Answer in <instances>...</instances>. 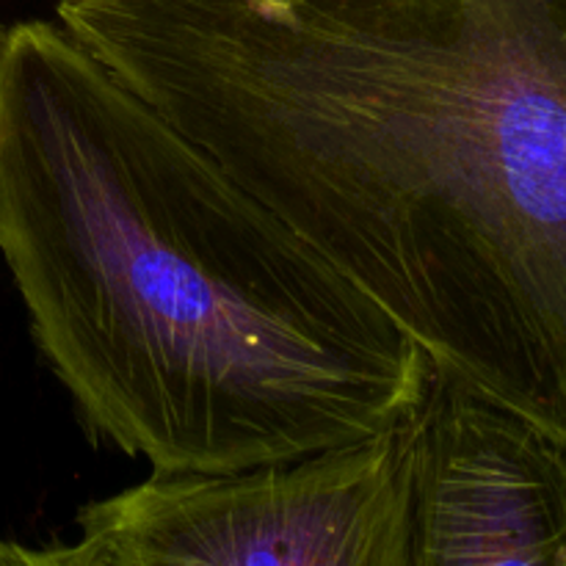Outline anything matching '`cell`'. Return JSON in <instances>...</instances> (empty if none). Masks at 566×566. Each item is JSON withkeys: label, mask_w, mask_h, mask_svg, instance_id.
<instances>
[{"label": "cell", "mask_w": 566, "mask_h": 566, "mask_svg": "<svg viewBox=\"0 0 566 566\" xmlns=\"http://www.w3.org/2000/svg\"><path fill=\"white\" fill-rule=\"evenodd\" d=\"M0 566H77L66 545H22L0 536Z\"/></svg>", "instance_id": "5b68a950"}, {"label": "cell", "mask_w": 566, "mask_h": 566, "mask_svg": "<svg viewBox=\"0 0 566 566\" xmlns=\"http://www.w3.org/2000/svg\"><path fill=\"white\" fill-rule=\"evenodd\" d=\"M409 418L238 473H153L77 512V566H409Z\"/></svg>", "instance_id": "3957f363"}, {"label": "cell", "mask_w": 566, "mask_h": 566, "mask_svg": "<svg viewBox=\"0 0 566 566\" xmlns=\"http://www.w3.org/2000/svg\"><path fill=\"white\" fill-rule=\"evenodd\" d=\"M59 25L566 446V0H55Z\"/></svg>", "instance_id": "6da1fadb"}, {"label": "cell", "mask_w": 566, "mask_h": 566, "mask_svg": "<svg viewBox=\"0 0 566 566\" xmlns=\"http://www.w3.org/2000/svg\"><path fill=\"white\" fill-rule=\"evenodd\" d=\"M3 33H6V28H3V22H0V39H3Z\"/></svg>", "instance_id": "8992f818"}, {"label": "cell", "mask_w": 566, "mask_h": 566, "mask_svg": "<svg viewBox=\"0 0 566 566\" xmlns=\"http://www.w3.org/2000/svg\"><path fill=\"white\" fill-rule=\"evenodd\" d=\"M409 429V566H566L564 442L437 368Z\"/></svg>", "instance_id": "277c9868"}, {"label": "cell", "mask_w": 566, "mask_h": 566, "mask_svg": "<svg viewBox=\"0 0 566 566\" xmlns=\"http://www.w3.org/2000/svg\"><path fill=\"white\" fill-rule=\"evenodd\" d=\"M0 258L94 442L238 473L418 409L401 326L59 22L0 39Z\"/></svg>", "instance_id": "7a4b0ae2"}]
</instances>
